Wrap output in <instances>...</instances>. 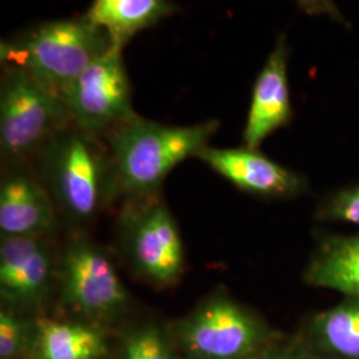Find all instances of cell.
Listing matches in <instances>:
<instances>
[{
	"label": "cell",
	"mask_w": 359,
	"mask_h": 359,
	"mask_svg": "<svg viewBox=\"0 0 359 359\" xmlns=\"http://www.w3.org/2000/svg\"><path fill=\"white\" fill-rule=\"evenodd\" d=\"M218 127L217 120L167 126L139 115L120 123L104 136L120 189L133 197L154 194L175 168L208 147Z\"/></svg>",
	"instance_id": "obj_1"
},
{
	"label": "cell",
	"mask_w": 359,
	"mask_h": 359,
	"mask_svg": "<svg viewBox=\"0 0 359 359\" xmlns=\"http://www.w3.org/2000/svg\"><path fill=\"white\" fill-rule=\"evenodd\" d=\"M112 47L103 28L81 16L46 22L3 40L0 57L3 65L22 68L62 92Z\"/></svg>",
	"instance_id": "obj_2"
},
{
	"label": "cell",
	"mask_w": 359,
	"mask_h": 359,
	"mask_svg": "<svg viewBox=\"0 0 359 359\" xmlns=\"http://www.w3.org/2000/svg\"><path fill=\"white\" fill-rule=\"evenodd\" d=\"M40 154L53 197L75 221L97 216L120 188L115 161L100 136L71 126Z\"/></svg>",
	"instance_id": "obj_3"
},
{
	"label": "cell",
	"mask_w": 359,
	"mask_h": 359,
	"mask_svg": "<svg viewBox=\"0 0 359 359\" xmlns=\"http://www.w3.org/2000/svg\"><path fill=\"white\" fill-rule=\"evenodd\" d=\"M170 332L184 359H258L280 337L226 292L209 295Z\"/></svg>",
	"instance_id": "obj_4"
},
{
	"label": "cell",
	"mask_w": 359,
	"mask_h": 359,
	"mask_svg": "<svg viewBox=\"0 0 359 359\" xmlns=\"http://www.w3.org/2000/svg\"><path fill=\"white\" fill-rule=\"evenodd\" d=\"M71 117L60 92L25 69L4 65L0 86V149L7 161L41 152Z\"/></svg>",
	"instance_id": "obj_5"
},
{
	"label": "cell",
	"mask_w": 359,
	"mask_h": 359,
	"mask_svg": "<svg viewBox=\"0 0 359 359\" xmlns=\"http://www.w3.org/2000/svg\"><path fill=\"white\" fill-rule=\"evenodd\" d=\"M60 301L77 316L107 321L127 313L130 295L115 265L97 245L75 238L65 246L57 266Z\"/></svg>",
	"instance_id": "obj_6"
},
{
	"label": "cell",
	"mask_w": 359,
	"mask_h": 359,
	"mask_svg": "<svg viewBox=\"0 0 359 359\" xmlns=\"http://www.w3.org/2000/svg\"><path fill=\"white\" fill-rule=\"evenodd\" d=\"M72 126L105 136L136 115L123 50L112 47L60 92Z\"/></svg>",
	"instance_id": "obj_7"
},
{
	"label": "cell",
	"mask_w": 359,
	"mask_h": 359,
	"mask_svg": "<svg viewBox=\"0 0 359 359\" xmlns=\"http://www.w3.org/2000/svg\"><path fill=\"white\" fill-rule=\"evenodd\" d=\"M124 244L135 270L156 286L180 280L185 265L184 245L177 224L160 201L127 213Z\"/></svg>",
	"instance_id": "obj_8"
},
{
	"label": "cell",
	"mask_w": 359,
	"mask_h": 359,
	"mask_svg": "<svg viewBox=\"0 0 359 359\" xmlns=\"http://www.w3.org/2000/svg\"><path fill=\"white\" fill-rule=\"evenodd\" d=\"M53 259L40 237H1L0 297L3 308L18 313L41 308L50 298Z\"/></svg>",
	"instance_id": "obj_9"
},
{
	"label": "cell",
	"mask_w": 359,
	"mask_h": 359,
	"mask_svg": "<svg viewBox=\"0 0 359 359\" xmlns=\"http://www.w3.org/2000/svg\"><path fill=\"white\" fill-rule=\"evenodd\" d=\"M217 175L244 192L266 198H290L305 192L306 181L258 149L206 147L198 156Z\"/></svg>",
	"instance_id": "obj_10"
},
{
	"label": "cell",
	"mask_w": 359,
	"mask_h": 359,
	"mask_svg": "<svg viewBox=\"0 0 359 359\" xmlns=\"http://www.w3.org/2000/svg\"><path fill=\"white\" fill-rule=\"evenodd\" d=\"M287 60L289 46L281 35L255 81L244 128V145L249 149H258L292 118Z\"/></svg>",
	"instance_id": "obj_11"
},
{
	"label": "cell",
	"mask_w": 359,
	"mask_h": 359,
	"mask_svg": "<svg viewBox=\"0 0 359 359\" xmlns=\"http://www.w3.org/2000/svg\"><path fill=\"white\" fill-rule=\"evenodd\" d=\"M55 225L46 188L27 170L8 172L0 184L1 237H41L51 233Z\"/></svg>",
	"instance_id": "obj_12"
},
{
	"label": "cell",
	"mask_w": 359,
	"mask_h": 359,
	"mask_svg": "<svg viewBox=\"0 0 359 359\" xmlns=\"http://www.w3.org/2000/svg\"><path fill=\"white\" fill-rule=\"evenodd\" d=\"M299 337L321 359H359V298L313 314Z\"/></svg>",
	"instance_id": "obj_13"
},
{
	"label": "cell",
	"mask_w": 359,
	"mask_h": 359,
	"mask_svg": "<svg viewBox=\"0 0 359 359\" xmlns=\"http://www.w3.org/2000/svg\"><path fill=\"white\" fill-rule=\"evenodd\" d=\"M108 354L105 334L88 322L36 320L32 359H104Z\"/></svg>",
	"instance_id": "obj_14"
},
{
	"label": "cell",
	"mask_w": 359,
	"mask_h": 359,
	"mask_svg": "<svg viewBox=\"0 0 359 359\" xmlns=\"http://www.w3.org/2000/svg\"><path fill=\"white\" fill-rule=\"evenodd\" d=\"M304 280L314 287L359 298V234L325 238L310 258Z\"/></svg>",
	"instance_id": "obj_15"
},
{
	"label": "cell",
	"mask_w": 359,
	"mask_h": 359,
	"mask_svg": "<svg viewBox=\"0 0 359 359\" xmlns=\"http://www.w3.org/2000/svg\"><path fill=\"white\" fill-rule=\"evenodd\" d=\"M175 11L170 0H93L84 16L103 28L114 47L123 50L136 34L158 25Z\"/></svg>",
	"instance_id": "obj_16"
},
{
	"label": "cell",
	"mask_w": 359,
	"mask_h": 359,
	"mask_svg": "<svg viewBox=\"0 0 359 359\" xmlns=\"http://www.w3.org/2000/svg\"><path fill=\"white\" fill-rule=\"evenodd\" d=\"M118 359H184L170 329L144 322L123 335Z\"/></svg>",
	"instance_id": "obj_17"
},
{
	"label": "cell",
	"mask_w": 359,
	"mask_h": 359,
	"mask_svg": "<svg viewBox=\"0 0 359 359\" xmlns=\"http://www.w3.org/2000/svg\"><path fill=\"white\" fill-rule=\"evenodd\" d=\"M36 320L10 309L0 311V359L29 357L35 339Z\"/></svg>",
	"instance_id": "obj_18"
},
{
	"label": "cell",
	"mask_w": 359,
	"mask_h": 359,
	"mask_svg": "<svg viewBox=\"0 0 359 359\" xmlns=\"http://www.w3.org/2000/svg\"><path fill=\"white\" fill-rule=\"evenodd\" d=\"M322 217L359 226V185L341 189L322 205Z\"/></svg>",
	"instance_id": "obj_19"
},
{
	"label": "cell",
	"mask_w": 359,
	"mask_h": 359,
	"mask_svg": "<svg viewBox=\"0 0 359 359\" xmlns=\"http://www.w3.org/2000/svg\"><path fill=\"white\" fill-rule=\"evenodd\" d=\"M258 359H321L298 335L292 339L276 338Z\"/></svg>",
	"instance_id": "obj_20"
},
{
	"label": "cell",
	"mask_w": 359,
	"mask_h": 359,
	"mask_svg": "<svg viewBox=\"0 0 359 359\" xmlns=\"http://www.w3.org/2000/svg\"><path fill=\"white\" fill-rule=\"evenodd\" d=\"M299 10L310 16H327L334 22L346 26V20L334 0H295Z\"/></svg>",
	"instance_id": "obj_21"
},
{
	"label": "cell",
	"mask_w": 359,
	"mask_h": 359,
	"mask_svg": "<svg viewBox=\"0 0 359 359\" xmlns=\"http://www.w3.org/2000/svg\"><path fill=\"white\" fill-rule=\"evenodd\" d=\"M13 359H32L31 357H19V358H13Z\"/></svg>",
	"instance_id": "obj_22"
}]
</instances>
